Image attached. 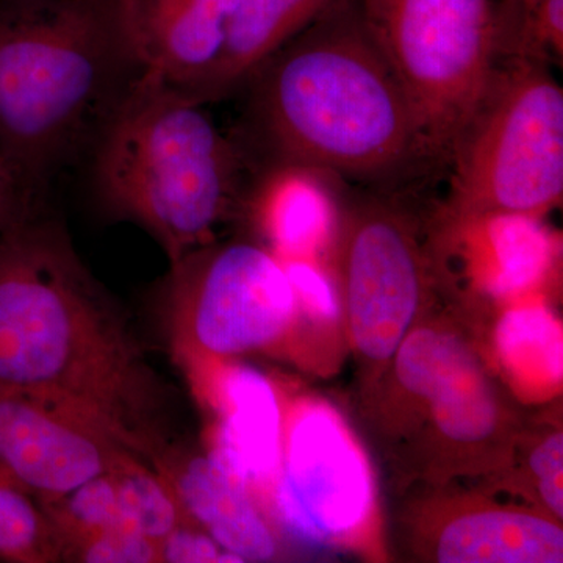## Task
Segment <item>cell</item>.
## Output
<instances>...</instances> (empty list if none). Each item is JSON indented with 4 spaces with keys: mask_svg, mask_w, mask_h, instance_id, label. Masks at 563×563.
I'll use <instances>...</instances> for the list:
<instances>
[{
    "mask_svg": "<svg viewBox=\"0 0 563 563\" xmlns=\"http://www.w3.org/2000/svg\"><path fill=\"white\" fill-rule=\"evenodd\" d=\"M0 387L95 418L152 465L166 387L60 222L43 210L0 235Z\"/></svg>",
    "mask_w": 563,
    "mask_h": 563,
    "instance_id": "1",
    "label": "cell"
},
{
    "mask_svg": "<svg viewBox=\"0 0 563 563\" xmlns=\"http://www.w3.org/2000/svg\"><path fill=\"white\" fill-rule=\"evenodd\" d=\"M244 87L246 136L266 169L390 184L432 168L358 0H333Z\"/></svg>",
    "mask_w": 563,
    "mask_h": 563,
    "instance_id": "2",
    "label": "cell"
},
{
    "mask_svg": "<svg viewBox=\"0 0 563 563\" xmlns=\"http://www.w3.org/2000/svg\"><path fill=\"white\" fill-rule=\"evenodd\" d=\"M136 76L110 0L0 7V140L14 172L44 195Z\"/></svg>",
    "mask_w": 563,
    "mask_h": 563,
    "instance_id": "3",
    "label": "cell"
},
{
    "mask_svg": "<svg viewBox=\"0 0 563 563\" xmlns=\"http://www.w3.org/2000/svg\"><path fill=\"white\" fill-rule=\"evenodd\" d=\"M92 181L106 209L136 222L169 262L210 244L242 196L246 152L202 103L139 76L95 136Z\"/></svg>",
    "mask_w": 563,
    "mask_h": 563,
    "instance_id": "4",
    "label": "cell"
},
{
    "mask_svg": "<svg viewBox=\"0 0 563 563\" xmlns=\"http://www.w3.org/2000/svg\"><path fill=\"white\" fill-rule=\"evenodd\" d=\"M448 166L455 220L539 218L562 202L563 90L547 63L498 58Z\"/></svg>",
    "mask_w": 563,
    "mask_h": 563,
    "instance_id": "5",
    "label": "cell"
},
{
    "mask_svg": "<svg viewBox=\"0 0 563 563\" xmlns=\"http://www.w3.org/2000/svg\"><path fill=\"white\" fill-rule=\"evenodd\" d=\"M366 25L413 111L432 168L487 87L499 52L501 7L493 0H358Z\"/></svg>",
    "mask_w": 563,
    "mask_h": 563,
    "instance_id": "6",
    "label": "cell"
},
{
    "mask_svg": "<svg viewBox=\"0 0 563 563\" xmlns=\"http://www.w3.org/2000/svg\"><path fill=\"white\" fill-rule=\"evenodd\" d=\"M391 415L413 428L437 474H476L506 462L515 431L510 410L461 333L413 325L391 358ZM407 437V439H409Z\"/></svg>",
    "mask_w": 563,
    "mask_h": 563,
    "instance_id": "7",
    "label": "cell"
},
{
    "mask_svg": "<svg viewBox=\"0 0 563 563\" xmlns=\"http://www.w3.org/2000/svg\"><path fill=\"white\" fill-rule=\"evenodd\" d=\"M168 306L177 352L190 363L265 350L299 309L285 266L244 242L207 244L172 263Z\"/></svg>",
    "mask_w": 563,
    "mask_h": 563,
    "instance_id": "8",
    "label": "cell"
},
{
    "mask_svg": "<svg viewBox=\"0 0 563 563\" xmlns=\"http://www.w3.org/2000/svg\"><path fill=\"white\" fill-rule=\"evenodd\" d=\"M340 242L352 347L362 361L390 363L412 331L429 284L413 222L395 203L362 199L344 214Z\"/></svg>",
    "mask_w": 563,
    "mask_h": 563,
    "instance_id": "9",
    "label": "cell"
},
{
    "mask_svg": "<svg viewBox=\"0 0 563 563\" xmlns=\"http://www.w3.org/2000/svg\"><path fill=\"white\" fill-rule=\"evenodd\" d=\"M274 509L292 536L312 544L347 542L372 520L368 459L335 409L302 401L284 424Z\"/></svg>",
    "mask_w": 563,
    "mask_h": 563,
    "instance_id": "10",
    "label": "cell"
},
{
    "mask_svg": "<svg viewBox=\"0 0 563 563\" xmlns=\"http://www.w3.org/2000/svg\"><path fill=\"white\" fill-rule=\"evenodd\" d=\"M136 461L147 462L95 418L43 396L0 387V476L41 504L65 498Z\"/></svg>",
    "mask_w": 563,
    "mask_h": 563,
    "instance_id": "11",
    "label": "cell"
},
{
    "mask_svg": "<svg viewBox=\"0 0 563 563\" xmlns=\"http://www.w3.org/2000/svg\"><path fill=\"white\" fill-rule=\"evenodd\" d=\"M236 0H110L139 74L190 95L220 55Z\"/></svg>",
    "mask_w": 563,
    "mask_h": 563,
    "instance_id": "12",
    "label": "cell"
},
{
    "mask_svg": "<svg viewBox=\"0 0 563 563\" xmlns=\"http://www.w3.org/2000/svg\"><path fill=\"white\" fill-rule=\"evenodd\" d=\"M168 483L185 521L209 533L242 562L272 561L277 540L250 487L214 454L163 455L155 466Z\"/></svg>",
    "mask_w": 563,
    "mask_h": 563,
    "instance_id": "13",
    "label": "cell"
},
{
    "mask_svg": "<svg viewBox=\"0 0 563 563\" xmlns=\"http://www.w3.org/2000/svg\"><path fill=\"white\" fill-rule=\"evenodd\" d=\"M440 563H558L563 561L561 521L543 510L472 504L440 515L421 542Z\"/></svg>",
    "mask_w": 563,
    "mask_h": 563,
    "instance_id": "14",
    "label": "cell"
},
{
    "mask_svg": "<svg viewBox=\"0 0 563 563\" xmlns=\"http://www.w3.org/2000/svg\"><path fill=\"white\" fill-rule=\"evenodd\" d=\"M220 412L213 453L247 487L272 485L279 468L284 420L279 399L263 374L232 366L214 384Z\"/></svg>",
    "mask_w": 563,
    "mask_h": 563,
    "instance_id": "15",
    "label": "cell"
},
{
    "mask_svg": "<svg viewBox=\"0 0 563 563\" xmlns=\"http://www.w3.org/2000/svg\"><path fill=\"white\" fill-rule=\"evenodd\" d=\"M332 2L236 0L217 62L201 84L185 96L202 106L228 98Z\"/></svg>",
    "mask_w": 563,
    "mask_h": 563,
    "instance_id": "16",
    "label": "cell"
},
{
    "mask_svg": "<svg viewBox=\"0 0 563 563\" xmlns=\"http://www.w3.org/2000/svg\"><path fill=\"white\" fill-rule=\"evenodd\" d=\"M562 325L540 303L507 310L495 329V354L510 383L531 398L562 385Z\"/></svg>",
    "mask_w": 563,
    "mask_h": 563,
    "instance_id": "17",
    "label": "cell"
},
{
    "mask_svg": "<svg viewBox=\"0 0 563 563\" xmlns=\"http://www.w3.org/2000/svg\"><path fill=\"white\" fill-rule=\"evenodd\" d=\"M488 222L493 265L485 288L499 299L518 298L543 280L551 265V244L537 218L484 217Z\"/></svg>",
    "mask_w": 563,
    "mask_h": 563,
    "instance_id": "18",
    "label": "cell"
},
{
    "mask_svg": "<svg viewBox=\"0 0 563 563\" xmlns=\"http://www.w3.org/2000/svg\"><path fill=\"white\" fill-rule=\"evenodd\" d=\"M58 561H63L62 539L46 507L0 476V562Z\"/></svg>",
    "mask_w": 563,
    "mask_h": 563,
    "instance_id": "19",
    "label": "cell"
},
{
    "mask_svg": "<svg viewBox=\"0 0 563 563\" xmlns=\"http://www.w3.org/2000/svg\"><path fill=\"white\" fill-rule=\"evenodd\" d=\"M122 520L131 531L161 544L187 523L174 493L151 463L136 461L114 472Z\"/></svg>",
    "mask_w": 563,
    "mask_h": 563,
    "instance_id": "20",
    "label": "cell"
},
{
    "mask_svg": "<svg viewBox=\"0 0 563 563\" xmlns=\"http://www.w3.org/2000/svg\"><path fill=\"white\" fill-rule=\"evenodd\" d=\"M274 179L277 180L273 172ZM282 190V187H280ZM277 192L268 209L269 231L280 250L292 255H302L320 244L329 232V214L320 198L307 190Z\"/></svg>",
    "mask_w": 563,
    "mask_h": 563,
    "instance_id": "21",
    "label": "cell"
},
{
    "mask_svg": "<svg viewBox=\"0 0 563 563\" xmlns=\"http://www.w3.org/2000/svg\"><path fill=\"white\" fill-rule=\"evenodd\" d=\"M65 561L88 563L161 562V544L139 532L114 529L74 544Z\"/></svg>",
    "mask_w": 563,
    "mask_h": 563,
    "instance_id": "22",
    "label": "cell"
},
{
    "mask_svg": "<svg viewBox=\"0 0 563 563\" xmlns=\"http://www.w3.org/2000/svg\"><path fill=\"white\" fill-rule=\"evenodd\" d=\"M529 476L536 487L543 512L551 515L554 520L562 521L563 496V433L553 431L532 444L528 453Z\"/></svg>",
    "mask_w": 563,
    "mask_h": 563,
    "instance_id": "23",
    "label": "cell"
},
{
    "mask_svg": "<svg viewBox=\"0 0 563 563\" xmlns=\"http://www.w3.org/2000/svg\"><path fill=\"white\" fill-rule=\"evenodd\" d=\"M290 277L299 306L318 321H336L340 317L339 296L320 272L306 262H292L285 266Z\"/></svg>",
    "mask_w": 563,
    "mask_h": 563,
    "instance_id": "24",
    "label": "cell"
},
{
    "mask_svg": "<svg viewBox=\"0 0 563 563\" xmlns=\"http://www.w3.org/2000/svg\"><path fill=\"white\" fill-rule=\"evenodd\" d=\"M161 562H242L228 551L222 550L209 533L191 523L177 526L161 542Z\"/></svg>",
    "mask_w": 563,
    "mask_h": 563,
    "instance_id": "25",
    "label": "cell"
},
{
    "mask_svg": "<svg viewBox=\"0 0 563 563\" xmlns=\"http://www.w3.org/2000/svg\"><path fill=\"white\" fill-rule=\"evenodd\" d=\"M43 195L21 177L0 169V235L41 211Z\"/></svg>",
    "mask_w": 563,
    "mask_h": 563,
    "instance_id": "26",
    "label": "cell"
},
{
    "mask_svg": "<svg viewBox=\"0 0 563 563\" xmlns=\"http://www.w3.org/2000/svg\"><path fill=\"white\" fill-rule=\"evenodd\" d=\"M0 169H3V172H10V173L16 174V176L20 177V174L14 172V168H13V166H11L9 157H7L5 150H3L2 140H0Z\"/></svg>",
    "mask_w": 563,
    "mask_h": 563,
    "instance_id": "27",
    "label": "cell"
},
{
    "mask_svg": "<svg viewBox=\"0 0 563 563\" xmlns=\"http://www.w3.org/2000/svg\"><path fill=\"white\" fill-rule=\"evenodd\" d=\"M24 2V0H0V7L10 5V3ZM92 2H101V0H92Z\"/></svg>",
    "mask_w": 563,
    "mask_h": 563,
    "instance_id": "28",
    "label": "cell"
},
{
    "mask_svg": "<svg viewBox=\"0 0 563 563\" xmlns=\"http://www.w3.org/2000/svg\"><path fill=\"white\" fill-rule=\"evenodd\" d=\"M521 2H523L525 5L531 7L532 3H536V0H521Z\"/></svg>",
    "mask_w": 563,
    "mask_h": 563,
    "instance_id": "29",
    "label": "cell"
}]
</instances>
